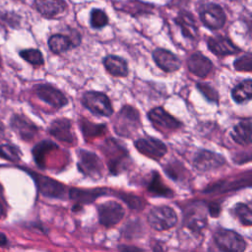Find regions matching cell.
<instances>
[{"label":"cell","instance_id":"cell-1","mask_svg":"<svg viewBox=\"0 0 252 252\" xmlns=\"http://www.w3.org/2000/svg\"><path fill=\"white\" fill-rule=\"evenodd\" d=\"M147 219L150 226L158 231H163L173 227L178 220L174 210L167 206L154 207L149 212Z\"/></svg>","mask_w":252,"mask_h":252},{"label":"cell","instance_id":"cell-2","mask_svg":"<svg viewBox=\"0 0 252 252\" xmlns=\"http://www.w3.org/2000/svg\"><path fill=\"white\" fill-rule=\"evenodd\" d=\"M83 105L97 116H110L113 112L111 102L106 94L100 92H87L82 97Z\"/></svg>","mask_w":252,"mask_h":252},{"label":"cell","instance_id":"cell-3","mask_svg":"<svg viewBox=\"0 0 252 252\" xmlns=\"http://www.w3.org/2000/svg\"><path fill=\"white\" fill-rule=\"evenodd\" d=\"M140 125L141 123L138 111L135 108L126 105L122 107L117 114L114 129L117 134L124 137H130L134 132H136Z\"/></svg>","mask_w":252,"mask_h":252},{"label":"cell","instance_id":"cell-4","mask_svg":"<svg viewBox=\"0 0 252 252\" xmlns=\"http://www.w3.org/2000/svg\"><path fill=\"white\" fill-rule=\"evenodd\" d=\"M214 239L216 245L222 251L242 252L246 248V242L242 236L230 229L219 228L214 234Z\"/></svg>","mask_w":252,"mask_h":252},{"label":"cell","instance_id":"cell-5","mask_svg":"<svg viewBox=\"0 0 252 252\" xmlns=\"http://www.w3.org/2000/svg\"><path fill=\"white\" fill-rule=\"evenodd\" d=\"M103 152L107 156L109 170L116 174L120 170L124 169L127 164L126 160L129 158L126 149H124L116 140H107L103 147Z\"/></svg>","mask_w":252,"mask_h":252},{"label":"cell","instance_id":"cell-6","mask_svg":"<svg viewBox=\"0 0 252 252\" xmlns=\"http://www.w3.org/2000/svg\"><path fill=\"white\" fill-rule=\"evenodd\" d=\"M78 156V168L83 174L94 179L101 177L103 164L101 159L95 154L85 150H80Z\"/></svg>","mask_w":252,"mask_h":252},{"label":"cell","instance_id":"cell-7","mask_svg":"<svg viewBox=\"0 0 252 252\" xmlns=\"http://www.w3.org/2000/svg\"><path fill=\"white\" fill-rule=\"evenodd\" d=\"M200 20L204 26L210 30H219L223 27L226 21V16L223 9L214 3L206 4L200 10Z\"/></svg>","mask_w":252,"mask_h":252},{"label":"cell","instance_id":"cell-8","mask_svg":"<svg viewBox=\"0 0 252 252\" xmlns=\"http://www.w3.org/2000/svg\"><path fill=\"white\" fill-rule=\"evenodd\" d=\"M99 223L111 227L118 223L124 217L123 207L115 201H107L97 206Z\"/></svg>","mask_w":252,"mask_h":252},{"label":"cell","instance_id":"cell-9","mask_svg":"<svg viewBox=\"0 0 252 252\" xmlns=\"http://www.w3.org/2000/svg\"><path fill=\"white\" fill-rule=\"evenodd\" d=\"M224 162L225 159L222 156L208 150H199L193 158L194 167L201 172L216 169Z\"/></svg>","mask_w":252,"mask_h":252},{"label":"cell","instance_id":"cell-10","mask_svg":"<svg viewBox=\"0 0 252 252\" xmlns=\"http://www.w3.org/2000/svg\"><path fill=\"white\" fill-rule=\"evenodd\" d=\"M35 94L41 100L56 109L61 108L68 103V99L64 94L48 84L37 85L35 87Z\"/></svg>","mask_w":252,"mask_h":252},{"label":"cell","instance_id":"cell-11","mask_svg":"<svg viewBox=\"0 0 252 252\" xmlns=\"http://www.w3.org/2000/svg\"><path fill=\"white\" fill-rule=\"evenodd\" d=\"M31 175L34 179L38 191L43 196L50 198H61L64 195L65 187L60 182L50 177L37 174L35 172H31Z\"/></svg>","mask_w":252,"mask_h":252},{"label":"cell","instance_id":"cell-12","mask_svg":"<svg viewBox=\"0 0 252 252\" xmlns=\"http://www.w3.org/2000/svg\"><path fill=\"white\" fill-rule=\"evenodd\" d=\"M136 149L143 155L151 158H160L166 154V146L158 139L153 137H145L135 142Z\"/></svg>","mask_w":252,"mask_h":252},{"label":"cell","instance_id":"cell-13","mask_svg":"<svg viewBox=\"0 0 252 252\" xmlns=\"http://www.w3.org/2000/svg\"><path fill=\"white\" fill-rule=\"evenodd\" d=\"M149 120L159 130H175L181 126V122L171 116L162 107H155L148 113Z\"/></svg>","mask_w":252,"mask_h":252},{"label":"cell","instance_id":"cell-14","mask_svg":"<svg viewBox=\"0 0 252 252\" xmlns=\"http://www.w3.org/2000/svg\"><path fill=\"white\" fill-rule=\"evenodd\" d=\"M33 3L37 12L47 19L60 17L67 8L64 0H34Z\"/></svg>","mask_w":252,"mask_h":252},{"label":"cell","instance_id":"cell-15","mask_svg":"<svg viewBox=\"0 0 252 252\" xmlns=\"http://www.w3.org/2000/svg\"><path fill=\"white\" fill-rule=\"evenodd\" d=\"M153 58L156 64L165 72H174L181 66L180 59L169 50L157 48L153 52Z\"/></svg>","mask_w":252,"mask_h":252},{"label":"cell","instance_id":"cell-16","mask_svg":"<svg viewBox=\"0 0 252 252\" xmlns=\"http://www.w3.org/2000/svg\"><path fill=\"white\" fill-rule=\"evenodd\" d=\"M208 47L218 56L231 55L240 52V48H238L228 37L222 35L210 37L208 39Z\"/></svg>","mask_w":252,"mask_h":252},{"label":"cell","instance_id":"cell-17","mask_svg":"<svg viewBox=\"0 0 252 252\" xmlns=\"http://www.w3.org/2000/svg\"><path fill=\"white\" fill-rule=\"evenodd\" d=\"M206 223V213L200 205L197 204L188 208V211L185 213L184 216V225L188 229L194 232H199L205 227Z\"/></svg>","mask_w":252,"mask_h":252},{"label":"cell","instance_id":"cell-18","mask_svg":"<svg viewBox=\"0 0 252 252\" xmlns=\"http://www.w3.org/2000/svg\"><path fill=\"white\" fill-rule=\"evenodd\" d=\"M13 130L26 141L32 140L37 133V127L27 117L21 114H15L11 119Z\"/></svg>","mask_w":252,"mask_h":252},{"label":"cell","instance_id":"cell-19","mask_svg":"<svg viewBox=\"0 0 252 252\" xmlns=\"http://www.w3.org/2000/svg\"><path fill=\"white\" fill-rule=\"evenodd\" d=\"M187 65L189 71L200 78L207 77L214 68L212 61L200 52L192 54L188 58Z\"/></svg>","mask_w":252,"mask_h":252},{"label":"cell","instance_id":"cell-20","mask_svg":"<svg viewBox=\"0 0 252 252\" xmlns=\"http://www.w3.org/2000/svg\"><path fill=\"white\" fill-rule=\"evenodd\" d=\"M48 131L59 141L67 143L74 142V135L71 131V121L67 118H58L54 120Z\"/></svg>","mask_w":252,"mask_h":252},{"label":"cell","instance_id":"cell-21","mask_svg":"<svg viewBox=\"0 0 252 252\" xmlns=\"http://www.w3.org/2000/svg\"><path fill=\"white\" fill-rule=\"evenodd\" d=\"M176 25L181 29L182 34L187 37L194 39L198 34V27L193 15L186 11H181L174 19Z\"/></svg>","mask_w":252,"mask_h":252},{"label":"cell","instance_id":"cell-22","mask_svg":"<svg viewBox=\"0 0 252 252\" xmlns=\"http://www.w3.org/2000/svg\"><path fill=\"white\" fill-rule=\"evenodd\" d=\"M102 63L109 74L114 77H125L128 74L127 62L115 55H108L103 58Z\"/></svg>","mask_w":252,"mask_h":252},{"label":"cell","instance_id":"cell-23","mask_svg":"<svg viewBox=\"0 0 252 252\" xmlns=\"http://www.w3.org/2000/svg\"><path fill=\"white\" fill-rule=\"evenodd\" d=\"M232 139L239 145L247 146L251 144V119L246 118L237 123L231 133Z\"/></svg>","mask_w":252,"mask_h":252},{"label":"cell","instance_id":"cell-24","mask_svg":"<svg viewBox=\"0 0 252 252\" xmlns=\"http://www.w3.org/2000/svg\"><path fill=\"white\" fill-rule=\"evenodd\" d=\"M70 198L74 201H76L79 205L86 204V203H92L96 198H98L100 195L106 194V190L102 188L97 189H71L70 190Z\"/></svg>","mask_w":252,"mask_h":252},{"label":"cell","instance_id":"cell-25","mask_svg":"<svg viewBox=\"0 0 252 252\" xmlns=\"http://www.w3.org/2000/svg\"><path fill=\"white\" fill-rule=\"evenodd\" d=\"M231 96L237 103L250 100L252 96V80L246 79L237 84L231 91Z\"/></svg>","mask_w":252,"mask_h":252},{"label":"cell","instance_id":"cell-26","mask_svg":"<svg viewBox=\"0 0 252 252\" xmlns=\"http://www.w3.org/2000/svg\"><path fill=\"white\" fill-rule=\"evenodd\" d=\"M48 46L49 49L55 53V54H60L62 52H65L72 48L74 46L73 40L71 37L64 35V34H53L49 37L48 39Z\"/></svg>","mask_w":252,"mask_h":252},{"label":"cell","instance_id":"cell-27","mask_svg":"<svg viewBox=\"0 0 252 252\" xmlns=\"http://www.w3.org/2000/svg\"><path fill=\"white\" fill-rule=\"evenodd\" d=\"M57 149V146L51 141H42L34 146L32 149V156L36 164L43 168L45 164V157L51 151Z\"/></svg>","mask_w":252,"mask_h":252},{"label":"cell","instance_id":"cell-28","mask_svg":"<svg viewBox=\"0 0 252 252\" xmlns=\"http://www.w3.org/2000/svg\"><path fill=\"white\" fill-rule=\"evenodd\" d=\"M149 191H151L152 193L158 195V196H171L173 193L172 191H170L160 180L158 174H157L155 172V174L153 175V178L151 179V183L149 185Z\"/></svg>","mask_w":252,"mask_h":252},{"label":"cell","instance_id":"cell-29","mask_svg":"<svg viewBox=\"0 0 252 252\" xmlns=\"http://www.w3.org/2000/svg\"><path fill=\"white\" fill-rule=\"evenodd\" d=\"M234 213L242 224L247 226L252 224V211L248 205L242 203L237 204L234 208Z\"/></svg>","mask_w":252,"mask_h":252},{"label":"cell","instance_id":"cell-30","mask_svg":"<svg viewBox=\"0 0 252 252\" xmlns=\"http://www.w3.org/2000/svg\"><path fill=\"white\" fill-rule=\"evenodd\" d=\"M20 56L24 60H26L27 62L32 65H42L44 62L43 56L38 49H33V48L24 49L20 51Z\"/></svg>","mask_w":252,"mask_h":252},{"label":"cell","instance_id":"cell-31","mask_svg":"<svg viewBox=\"0 0 252 252\" xmlns=\"http://www.w3.org/2000/svg\"><path fill=\"white\" fill-rule=\"evenodd\" d=\"M90 23L94 29H101L108 24V18L103 10L93 9L91 12Z\"/></svg>","mask_w":252,"mask_h":252},{"label":"cell","instance_id":"cell-32","mask_svg":"<svg viewBox=\"0 0 252 252\" xmlns=\"http://www.w3.org/2000/svg\"><path fill=\"white\" fill-rule=\"evenodd\" d=\"M0 157L11 161L20 160L21 152L13 145H0Z\"/></svg>","mask_w":252,"mask_h":252},{"label":"cell","instance_id":"cell-33","mask_svg":"<svg viewBox=\"0 0 252 252\" xmlns=\"http://www.w3.org/2000/svg\"><path fill=\"white\" fill-rule=\"evenodd\" d=\"M234 68L240 72H250L252 70V56L247 53L234 61Z\"/></svg>","mask_w":252,"mask_h":252},{"label":"cell","instance_id":"cell-34","mask_svg":"<svg viewBox=\"0 0 252 252\" xmlns=\"http://www.w3.org/2000/svg\"><path fill=\"white\" fill-rule=\"evenodd\" d=\"M119 198H121L131 209H136L140 210L143 209L144 207V201L138 196L132 195V194H124V193H119Z\"/></svg>","mask_w":252,"mask_h":252},{"label":"cell","instance_id":"cell-35","mask_svg":"<svg viewBox=\"0 0 252 252\" xmlns=\"http://www.w3.org/2000/svg\"><path fill=\"white\" fill-rule=\"evenodd\" d=\"M197 88L206 96L207 99H209L210 101L218 102V100H219L218 93L211 85L205 84V83H198Z\"/></svg>","mask_w":252,"mask_h":252},{"label":"cell","instance_id":"cell-36","mask_svg":"<svg viewBox=\"0 0 252 252\" xmlns=\"http://www.w3.org/2000/svg\"><path fill=\"white\" fill-rule=\"evenodd\" d=\"M8 244V239L3 232H0V246H6Z\"/></svg>","mask_w":252,"mask_h":252},{"label":"cell","instance_id":"cell-37","mask_svg":"<svg viewBox=\"0 0 252 252\" xmlns=\"http://www.w3.org/2000/svg\"><path fill=\"white\" fill-rule=\"evenodd\" d=\"M3 213H4V209H3V205H2V202L0 201V218L3 216Z\"/></svg>","mask_w":252,"mask_h":252},{"label":"cell","instance_id":"cell-38","mask_svg":"<svg viewBox=\"0 0 252 252\" xmlns=\"http://www.w3.org/2000/svg\"><path fill=\"white\" fill-rule=\"evenodd\" d=\"M0 64H1V58H0Z\"/></svg>","mask_w":252,"mask_h":252}]
</instances>
